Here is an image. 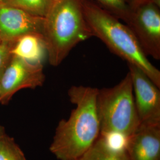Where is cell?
Instances as JSON below:
<instances>
[{"label":"cell","instance_id":"1","mask_svg":"<svg viewBox=\"0 0 160 160\" xmlns=\"http://www.w3.org/2000/svg\"><path fill=\"white\" fill-rule=\"evenodd\" d=\"M98 88L72 86L68 91L75 106L67 120H60L49 151L58 160H75L92 147L100 136L97 109Z\"/></svg>","mask_w":160,"mask_h":160},{"label":"cell","instance_id":"2","mask_svg":"<svg viewBox=\"0 0 160 160\" xmlns=\"http://www.w3.org/2000/svg\"><path fill=\"white\" fill-rule=\"evenodd\" d=\"M86 22L93 36L102 40L114 54L137 67L160 88V71L151 63L131 30L118 18L92 0H82Z\"/></svg>","mask_w":160,"mask_h":160},{"label":"cell","instance_id":"3","mask_svg":"<svg viewBox=\"0 0 160 160\" xmlns=\"http://www.w3.org/2000/svg\"><path fill=\"white\" fill-rule=\"evenodd\" d=\"M92 36L84 17L82 0L54 1L45 17L43 33L51 65H59L75 46Z\"/></svg>","mask_w":160,"mask_h":160},{"label":"cell","instance_id":"4","mask_svg":"<svg viewBox=\"0 0 160 160\" xmlns=\"http://www.w3.org/2000/svg\"><path fill=\"white\" fill-rule=\"evenodd\" d=\"M97 109L100 136L109 139L117 137L124 141L136 131L141 123L129 72L116 86L98 89Z\"/></svg>","mask_w":160,"mask_h":160},{"label":"cell","instance_id":"5","mask_svg":"<svg viewBox=\"0 0 160 160\" xmlns=\"http://www.w3.org/2000/svg\"><path fill=\"white\" fill-rule=\"evenodd\" d=\"M45 81L42 63H33L12 55L0 77V103L6 105L17 92L41 87Z\"/></svg>","mask_w":160,"mask_h":160},{"label":"cell","instance_id":"6","mask_svg":"<svg viewBox=\"0 0 160 160\" xmlns=\"http://www.w3.org/2000/svg\"><path fill=\"white\" fill-rule=\"evenodd\" d=\"M145 55L160 59V4L151 2L132 10L126 23Z\"/></svg>","mask_w":160,"mask_h":160},{"label":"cell","instance_id":"7","mask_svg":"<svg viewBox=\"0 0 160 160\" xmlns=\"http://www.w3.org/2000/svg\"><path fill=\"white\" fill-rule=\"evenodd\" d=\"M140 124H160V92L142 70L128 65Z\"/></svg>","mask_w":160,"mask_h":160},{"label":"cell","instance_id":"8","mask_svg":"<svg viewBox=\"0 0 160 160\" xmlns=\"http://www.w3.org/2000/svg\"><path fill=\"white\" fill-rule=\"evenodd\" d=\"M45 17L0 2V40L15 42L27 34L43 36Z\"/></svg>","mask_w":160,"mask_h":160},{"label":"cell","instance_id":"9","mask_svg":"<svg viewBox=\"0 0 160 160\" xmlns=\"http://www.w3.org/2000/svg\"><path fill=\"white\" fill-rule=\"evenodd\" d=\"M123 145L130 160H160V123L140 124Z\"/></svg>","mask_w":160,"mask_h":160},{"label":"cell","instance_id":"10","mask_svg":"<svg viewBox=\"0 0 160 160\" xmlns=\"http://www.w3.org/2000/svg\"><path fill=\"white\" fill-rule=\"evenodd\" d=\"M11 53L31 62L42 63L46 53L43 36L37 34L23 35L14 42Z\"/></svg>","mask_w":160,"mask_h":160},{"label":"cell","instance_id":"11","mask_svg":"<svg viewBox=\"0 0 160 160\" xmlns=\"http://www.w3.org/2000/svg\"><path fill=\"white\" fill-rule=\"evenodd\" d=\"M75 160H130L123 143L118 147L111 139L99 136L92 147Z\"/></svg>","mask_w":160,"mask_h":160},{"label":"cell","instance_id":"12","mask_svg":"<svg viewBox=\"0 0 160 160\" xmlns=\"http://www.w3.org/2000/svg\"><path fill=\"white\" fill-rule=\"evenodd\" d=\"M1 2L16 7L34 16L45 17L54 1L53 0H1Z\"/></svg>","mask_w":160,"mask_h":160},{"label":"cell","instance_id":"13","mask_svg":"<svg viewBox=\"0 0 160 160\" xmlns=\"http://www.w3.org/2000/svg\"><path fill=\"white\" fill-rule=\"evenodd\" d=\"M104 10L126 23L132 10L128 0H92Z\"/></svg>","mask_w":160,"mask_h":160},{"label":"cell","instance_id":"14","mask_svg":"<svg viewBox=\"0 0 160 160\" xmlns=\"http://www.w3.org/2000/svg\"><path fill=\"white\" fill-rule=\"evenodd\" d=\"M0 160H27L14 139L7 133L0 139Z\"/></svg>","mask_w":160,"mask_h":160},{"label":"cell","instance_id":"15","mask_svg":"<svg viewBox=\"0 0 160 160\" xmlns=\"http://www.w3.org/2000/svg\"><path fill=\"white\" fill-rule=\"evenodd\" d=\"M14 42H0V77L12 56L11 50Z\"/></svg>","mask_w":160,"mask_h":160},{"label":"cell","instance_id":"16","mask_svg":"<svg viewBox=\"0 0 160 160\" xmlns=\"http://www.w3.org/2000/svg\"><path fill=\"white\" fill-rule=\"evenodd\" d=\"M128 2L132 10L135 9L139 6H142L143 4L151 2L160 4V0H128Z\"/></svg>","mask_w":160,"mask_h":160},{"label":"cell","instance_id":"17","mask_svg":"<svg viewBox=\"0 0 160 160\" xmlns=\"http://www.w3.org/2000/svg\"><path fill=\"white\" fill-rule=\"evenodd\" d=\"M6 133V129L4 126L0 125V139L2 137V136Z\"/></svg>","mask_w":160,"mask_h":160},{"label":"cell","instance_id":"18","mask_svg":"<svg viewBox=\"0 0 160 160\" xmlns=\"http://www.w3.org/2000/svg\"><path fill=\"white\" fill-rule=\"evenodd\" d=\"M53 1H57V0H53Z\"/></svg>","mask_w":160,"mask_h":160},{"label":"cell","instance_id":"19","mask_svg":"<svg viewBox=\"0 0 160 160\" xmlns=\"http://www.w3.org/2000/svg\"><path fill=\"white\" fill-rule=\"evenodd\" d=\"M1 2V0H0V2Z\"/></svg>","mask_w":160,"mask_h":160},{"label":"cell","instance_id":"20","mask_svg":"<svg viewBox=\"0 0 160 160\" xmlns=\"http://www.w3.org/2000/svg\"><path fill=\"white\" fill-rule=\"evenodd\" d=\"M0 42H1V40H0Z\"/></svg>","mask_w":160,"mask_h":160}]
</instances>
